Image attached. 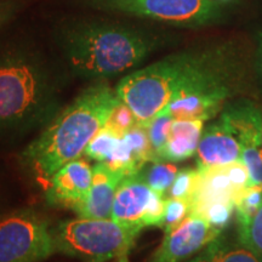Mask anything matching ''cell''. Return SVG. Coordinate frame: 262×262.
<instances>
[{
  "label": "cell",
  "mask_w": 262,
  "mask_h": 262,
  "mask_svg": "<svg viewBox=\"0 0 262 262\" xmlns=\"http://www.w3.org/2000/svg\"><path fill=\"white\" fill-rule=\"evenodd\" d=\"M235 211L234 202H216L212 204L205 206L203 210L199 212L202 217L210 224L212 227L222 232L229 225L232 220V216Z\"/></svg>",
  "instance_id": "23"
},
{
  "label": "cell",
  "mask_w": 262,
  "mask_h": 262,
  "mask_svg": "<svg viewBox=\"0 0 262 262\" xmlns=\"http://www.w3.org/2000/svg\"><path fill=\"white\" fill-rule=\"evenodd\" d=\"M21 9L19 0H0V32L14 21Z\"/></svg>",
  "instance_id": "26"
},
{
  "label": "cell",
  "mask_w": 262,
  "mask_h": 262,
  "mask_svg": "<svg viewBox=\"0 0 262 262\" xmlns=\"http://www.w3.org/2000/svg\"><path fill=\"white\" fill-rule=\"evenodd\" d=\"M199 170L198 169H180L172 186L169 189L168 198H178L191 201L198 185Z\"/></svg>",
  "instance_id": "22"
},
{
  "label": "cell",
  "mask_w": 262,
  "mask_h": 262,
  "mask_svg": "<svg viewBox=\"0 0 262 262\" xmlns=\"http://www.w3.org/2000/svg\"><path fill=\"white\" fill-rule=\"evenodd\" d=\"M187 262H262V258L238 238L229 239L220 234Z\"/></svg>",
  "instance_id": "15"
},
{
  "label": "cell",
  "mask_w": 262,
  "mask_h": 262,
  "mask_svg": "<svg viewBox=\"0 0 262 262\" xmlns=\"http://www.w3.org/2000/svg\"><path fill=\"white\" fill-rule=\"evenodd\" d=\"M205 51H186L170 55L155 63L133 71L117 84L118 98L146 124L168 107L204 58Z\"/></svg>",
  "instance_id": "4"
},
{
  "label": "cell",
  "mask_w": 262,
  "mask_h": 262,
  "mask_svg": "<svg viewBox=\"0 0 262 262\" xmlns=\"http://www.w3.org/2000/svg\"><path fill=\"white\" fill-rule=\"evenodd\" d=\"M203 130V120L173 119L168 142L158 156V162L179 163L195 156Z\"/></svg>",
  "instance_id": "14"
},
{
  "label": "cell",
  "mask_w": 262,
  "mask_h": 262,
  "mask_svg": "<svg viewBox=\"0 0 262 262\" xmlns=\"http://www.w3.org/2000/svg\"><path fill=\"white\" fill-rule=\"evenodd\" d=\"M93 176L94 166L84 159L78 158L64 164L49 180L48 202L73 210L89 194Z\"/></svg>",
  "instance_id": "12"
},
{
  "label": "cell",
  "mask_w": 262,
  "mask_h": 262,
  "mask_svg": "<svg viewBox=\"0 0 262 262\" xmlns=\"http://www.w3.org/2000/svg\"><path fill=\"white\" fill-rule=\"evenodd\" d=\"M262 204V186L250 185L238 193L235 198L237 224L250 220Z\"/></svg>",
  "instance_id": "21"
},
{
  "label": "cell",
  "mask_w": 262,
  "mask_h": 262,
  "mask_svg": "<svg viewBox=\"0 0 262 262\" xmlns=\"http://www.w3.org/2000/svg\"><path fill=\"white\" fill-rule=\"evenodd\" d=\"M120 139L122 137L117 135L114 131L103 126L86 146L84 155L88 158L96 160L97 163L106 162L117 149Z\"/></svg>",
  "instance_id": "18"
},
{
  "label": "cell",
  "mask_w": 262,
  "mask_h": 262,
  "mask_svg": "<svg viewBox=\"0 0 262 262\" xmlns=\"http://www.w3.org/2000/svg\"><path fill=\"white\" fill-rule=\"evenodd\" d=\"M173 117L169 113V111L163 110L162 112L153 117L149 122L143 124L146 126L149 142L152 145L153 152H155L156 162H158V156L168 142Z\"/></svg>",
  "instance_id": "19"
},
{
  "label": "cell",
  "mask_w": 262,
  "mask_h": 262,
  "mask_svg": "<svg viewBox=\"0 0 262 262\" xmlns=\"http://www.w3.org/2000/svg\"><path fill=\"white\" fill-rule=\"evenodd\" d=\"M231 95L222 57L216 51H205L198 70L178 91L165 110L173 119H212L222 112Z\"/></svg>",
  "instance_id": "6"
},
{
  "label": "cell",
  "mask_w": 262,
  "mask_h": 262,
  "mask_svg": "<svg viewBox=\"0 0 262 262\" xmlns=\"http://www.w3.org/2000/svg\"><path fill=\"white\" fill-rule=\"evenodd\" d=\"M55 253L81 262H127L140 232L113 219L77 217L51 227Z\"/></svg>",
  "instance_id": "5"
},
{
  "label": "cell",
  "mask_w": 262,
  "mask_h": 262,
  "mask_svg": "<svg viewBox=\"0 0 262 262\" xmlns=\"http://www.w3.org/2000/svg\"><path fill=\"white\" fill-rule=\"evenodd\" d=\"M56 42L67 71L97 81L137 67L159 47L160 38L129 22L83 17L64 21Z\"/></svg>",
  "instance_id": "1"
},
{
  "label": "cell",
  "mask_w": 262,
  "mask_h": 262,
  "mask_svg": "<svg viewBox=\"0 0 262 262\" xmlns=\"http://www.w3.org/2000/svg\"><path fill=\"white\" fill-rule=\"evenodd\" d=\"M262 124V112L250 102L224 107L220 118L204 127L196 149V169L214 168L242 160L249 130Z\"/></svg>",
  "instance_id": "7"
},
{
  "label": "cell",
  "mask_w": 262,
  "mask_h": 262,
  "mask_svg": "<svg viewBox=\"0 0 262 262\" xmlns=\"http://www.w3.org/2000/svg\"><path fill=\"white\" fill-rule=\"evenodd\" d=\"M222 234L202 216L189 214L164 239L147 262H183L194 256Z\"/></svg>",
  "instance_id": "11"
},
{
  "label": "cell",
  "mask_w": 262,
  "mask_h": 262,
  "mask_svg": "<svg viewBox=\"0 0 262 262\" xmlns=\"http://www.w3.org/2000/svg\"><path fill=\"white\" fill-rule=\"evenodd\" d=\"M179 170L175 163L149 162L139 172L153 191L166 196Z\"/></svg>",
  "instance_id": "17"
},
{
  "label": "cell",
  "mask_w": 262,
  "mask_h": 262,
  "mask_svg": "<svg viewBox=\"0 0 262 262\" xmlns=\"http://www.w3.org/2000/svg\"><path fill=\"white\" fill-rule=\"evenodd\" d=\"M125 173L113 169L107 163L100 162L94 166L91 188L86 198L73 209L80 217L111 219L113 203L120 182Z\"/></svg>",
  "instance_id": "13"
},
{
  "label": "cell",
  "mask_w": 262,
  "mask_h": 262,
  "mask_svg": "<svg viewBox=\"0 0 262 262\" xmlns=\"http://www.w3.org/2000/svg\"><path fill=\"white\" fill-rule=\"evenodd\" d=\"M165 203L166 196L153 191L137 171L125 176L120 182L111 219L140 233L146 227L160 228Z\"/></svg>",
  "instance_id": "10"
},
{
  "label": "cell",
  "mask_w": 262,
  "mask_h": 262,
  "mask_svg": "<svg viewBox=\"0 0 262 262\" xmlns=\"http://www.w3.org/2000/svg\"><path fill=\"white\" fill-rule=\"evenodd\" d=\"M119 102L106 80H97L58 111L19 156L24 168L49 182L64 164L80 158Z\"/></svg>",
  "instance_id": "3"
},
{
  "label": "cell",
  "mask_w": 262,
  "mask_h": 262,
  "mask_svg": "<svg viewBox=\"0 0 262 262\" xmlns=\"http://www.w3.org/2000/svg\"><path fill=\"white\" fill-rule=\"evenodd\" d=\"M137 123L139 122H137L133 111H131L125 103L119 100V102L117 103L116 107H114V110L112 111V113H111V116L108 118L106 125L104 126L114 131L117 135L122 137L125 135L127 131L133 129Z\"/></svg>",
  "instance_id": "25"
},
{
  "label": "cell",
  "mask_w": 262,
  "mask_h": 262,
  "mask_svg": "<svg viewBox=\"0 0 262 262\" xmlns=\"http://www.w3.org/2000/svg\"><path fill=\"white\" fill-rule=\"evenodd\" d=\"M191 212V205L186 199L178 198H166L165 203V214L160 228L163 229L164 233L170 232L171 229L181 224Z\"/></svg>",
  "instance_id": "24"
},
{
  "label": "cell",
  "mask_w": 262,
  "mask_h": 262,
  "mask_svg": "<svg viewBox=\"0 0 262 262\" xmlns=\"http://www.w3.org/2000/svg\"><path fill=\"white\" fill-rule=\"evenodd\" d=\"M237 238L262 258V204L250 220L237 224Z\"/></svg>",
  "instance_id": "20"
},
{
  "label": "cell",
  "mask_w": 262,
  "mask_h": 262,
  "mask_svg": "<svg viewBox=\"0 0 262 262\" xmlns=\"http://www.w3.org/2000/svg\"><path fill=\"white\" fill-rule=\"evenodd\" d=\"M55 253L49 222L32 209L0 215V262H42Z\"/></svg>",
  "instance_id": "9"
},
{
  "label": "cell",
  "mask_w": 262,
  "mask_h": 262,
  "mask_svg": "<svg viewBox=\"0 0 262 262\" xmlns=\"http://www.w3.org/2000/svg\"><path fill=\"white\" fill-rule=\"evenodd\" d=\"M61 77L34 45L0 47V135L45 126L60 111Z\"/></svg>",
  "instance_id": "2"
},
{
  "label": "cell",
  "mask_w": 262,
  "mask_h": 262,
  "mask_svg": "<svg viewBox=\"0 0 262 262\" xmlns=\"http://www.w3.org/2000/svg\"><path fill=\"white\" fill-rule=\"evenodd\" d=\"M86 8L112 15L153 19L164 24L201 27L220 18L217 0H79Z\"/></svg>",
  "instance_id": "8"
},
{
  "label": "cell",
  "mask_w": 262,
  "mask_h": 262,
  "mask_svg": "<svg viewBox=\"0 0 262 262\" xmlns=\"http://www.w3.org/2000/svg\"><path fill=\"white\" fill-rule=\"evenodd\" d=\"M242 162L249 171L250 185L262 186V125L254 127L245 135Z\"/></svg>",
  "instance_id": "16"
}]
</instances>
